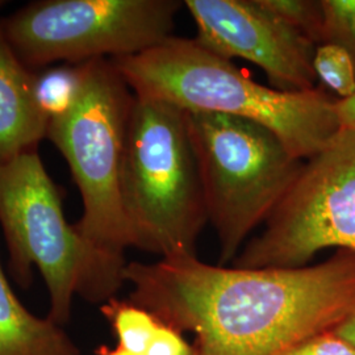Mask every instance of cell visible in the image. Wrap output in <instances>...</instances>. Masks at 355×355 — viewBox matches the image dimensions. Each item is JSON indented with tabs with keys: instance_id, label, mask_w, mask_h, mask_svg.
Segmentation results:
<instances>
[{
	"instance_id": "14",
	"label": "cell",
	"mask_w": 355,
	"mask_h": 355,
	"mask_svg": "<svg viewBox=\"0 0 355 355\" xmlns=\"http://www.w3.org/2000/svg\"><path fill=\"white\" fill-rule=\"evenodd\" d=\"M313 69L318 79L336 91L341 99L354 95V62L343 48L330 44L318 45L313 57Z\"/></svg>"
},
{
	"instance_id": "13",
	"label": "cell",
	"mask_w": 355,
	"mask_h": 355,
	"mask_svg": "<svg viewBox=\"0 0 355 355\" xmlns=\"http://www.w3.org/2000/svg\"><path fill=\"white\" fill-rule=\"evenodd\" d=\"M82 83V64H54L36 71L35 95L41 114L49 123L76 103Z\"/></svg>"
},
{
	"instance_id": "16",
	"label": "cell",
	"mask_w": 355,
	"mask_h": 355,
	"mask_svg": "<svg viewBox=\"0 0 355 355\" xmlns=\"http://www.w3.org/2000/svg\"><path fill=\"white\" fill-rule=\"evenodd\" d=\"M321 44L343 48L355 66V0H321Z\"/></svg>"
},
{
	"instance_id": "6",
	"label": "cell",
	"mask_w": 355,
	"mask_h": 355,
	"mask_svg": "<svg viewBox=\"0 0 355 355\" xmlns=\"http://www.w3.org/2000/svg\"><path fill=\"white\" fill-rule=\"evenodd\" d=\"M133 92L111 60L82 64L73 107L48 123L46 139L62 154L82 199L78 233L89 248L125 261L130 248L120 179Z\"/></svg>"
},
{
	"instance_id": "15",
	"label": "cell",
	"mask_w": 355,
	"mask_h": 355,
	"mask_svg": "<svg viewBox=\"0 0 355 355\" xmlns=\"http://www.w3.org/2000/svg\"><path fill=\"white\" fill-rule=\"evenodd\" d=\"M261 3L308 41L316 46L321 44V0H261Z\"/></svg>"
},
{
	"instance_id": "7",
	"label": "cell",
	"mask_w": 355,
	"mask_h": 355,
	"mask_svg": "<svg viewBox=\"0 0 355 355\" xmlns=\"http://www.w3.org/2000/svg\"><path fill=\"white\" fill-rule=\"evenodd\" d=\"M180 0H37L1 17L33 71L140 54L171 37Z\"/></svg>"
},
{
	"instance_id": "11",
	"label": "cell",
	"mask_w": 355,
	"mask_h": 355,
	"mask_svg": "<svg viewBox=\"0 0 355 355\" xmlns=\"http://www.w3.org/2000/svg\"><path fill=\"white\" fill-rule=\"evenodd\" d=\"M0 355H82L49 318L29 312L12 291L0 263Z\"/></svg>"
},
{
	"instance_id": "17",
	"label": "cell",
	"mask_w": 355,
	"mask_h": 355,
	"mask_svg": "<svg viewBox=\"0 0 355 355\" xmlns=\"http://www.w3.org/2000/svg\"><path fill=\"white\" fill-rule=\"evenodd\" d=\"M280 355H355V346L329 330L297 343Z\"/></svg>"
},
{
	"instance_id": "19",
	"label": "cell",
	"mask_w": 355,
	"mask_h": 355,
	"mask_svg": "<svg viewBox=\"0 0 355 355\" xmlns=\"http://www.w3.org/2000/svg\"><path fill=\"white\" fill-rule=\"evenodd\" d=\"M337 114L343 129L355 133V94L347 99L337 101Z\"/></svg>"
},
{
	"instance_id": "10",
	"label": "cell",
	"mask_w": 355,
	"mask_h": 355,
	"mask_svg": "<svg viewBox=\"0 0 355 355\" xmlns=\"http://www.w3.org/2000/svg\"><path fill=\"white\" fill-rule=\"evenodd\" d=\"M35 85L36 71L19 58L0 17V164L38 150L46 139L48 120L38 108Z\"/></svg>"
},
{
	"instance_id": "1",
	"label": "cell",
	"mask_w": 355,
	"mask_h": 355,
	"mask_svg": "<svg viewBox=\"0 0 355 355\" xmlns=\"http://www.w3.org/2000/svg\"><path fill=\"white\" fill-rule=\"evenodd\" d=\"M129 300L179 333L193 355H280L355 308V252L296 268L214 266L196 254L129 262Z\"/></svg>"
},
{
	"instance_id": "8",
	"label": "cell",
	"mask_w": 355,
	"mask_h": 355,
	"mask_svg": "<svg viewBox=\"0 0 355 355\" xmlns=\"http://www.w3.org/2000/svg\"><path fill=\"white\" fill-rule=\"evenodd\" d=\"M265 230L233 261L240 268H296L328 248L355 252V133L341 129L308 159Z\"/></svg>"
},
{
	"instance_id": "3",
	"label": "cell",
	"mask_w": 355,
	"mask_h": 355,
	"mask_svg": "<svg viewBox=\"0 0 355 355\" xmlns=\"http://www.w3.org/2000/svg\"><path fill=\"white\" fill-rule=\"evenodd\" d=\"M0 225L15 279L28 286L37 268L49 295L48 318L58 325L69 321L76 296L104 304L125 283L127 261L95 252L67 223L64 195L38 150L0 164Z\"/></svg>"
},
{
	"instance_id": "4",
	"label": "cell",
	"mask_w": 355,
	"mask_h": 355,
	"mask_svg": "<svg viewBox=\"0 0 355 355\" xmlns=\"http://www.w3.org/2000/svg\"><path fill=\"white\" fill-rule=\"evenodd\" d=\"M120 193L130 248L161 258L196 254L208 214L186 111L135 96Z\"/></svg>"
},
{
	"instance_id": "20",
	"label": "cell",
	"mask_w": 355,
	"mask_h": 355,
	"mask_svg": "<svg viewBox=\"0 0 355 355\" xmlns=\"http://www.w3.org/2000/svg\"><path fill=\"white\" fill-rule=\"evenodd\" d=\"M333 331L343 338L345 341L355 346V308L346 316L340 325H337Z\"/></svg>"
},
{
	"instance_id": "21",
	"label": "cell",
	"mask_w": 355,
	"mask_h": 355,
	"mask_svg": "<svg viewBox=\"0 0 355 355\" xmlns=\"http://www.w3.org/2000/svg\"><path fill=\"white\" fill-rule=\"evenodd\" d=\"M96 355H145V354H136V353H130L125 349L120 347V346H116L114 349H110L107 346H101L98 350H96Z\"/></svg>"
},
{
	"instance_id": "12",
	"label": "cell",
	"mask_w": 355,
	"mask_h": 355,
	"mask_svg": "<svg viewBox=\"0 0 355 355\" xmlns=\"http://www.w3.org/2000/svg\"><path fill=\"white\" fill-rule=\"evenodd\" d=\"M101 312L114 330L120 347L130 353L145 354L161 322L149 311L129 299H111L101 305Z\"/></svg>"
},
{
	"instance_id": "9",
	"label": "cell",
	"mask_w": 355,
	"mask_h": 355,
	"mask_svg": "<svg viewBox=\"0 0 355 355\" xmlns=\"http://www.w3.org/2000/svg\"><path fill=\"white\" fill-rule=\"evenodd\" d=\"M196 42L216 55L261 67L274 89H316V45L270 12L261 0H186Z\"/></svg>"
},
{
	"instance_id": "18",
	"label": "cell",
	"mask_w": 355,
	"mask_h": 355,
	"mask_svg": "<svg viewBox=\"0 0 355 355\" xmlns=\"http://www.w3.org/2000/svg\"><path fill=\"white\" fill-rule=\"evenodd\" d=\"M145 355H193V349L183 338L182 333L161 324Z\"/></svg>"
},
{
	"instance_id": "5",
	"label": "cell",
	"mask_w": 355,
	"mask_h": 355,
	"mask_svg": "<svg viewBox=\"0 0 355 355\" xmlns=\"http://www.w3.org/2000/svg\"><path fill=\"white\" fill-rule=\"evenodd\" d=\"M187 127L224 266L278 208L305 161L268 128L245 119L187 112Z\"/></svg>"
},
{
	"instance_id": "2",
	"label": "cell",
	"mask_w": 355,
	"mask_h": 355,
	"mask_svg": "<svg viewBox=\"0 0 355 355\" xmlns=\"http://www.w3.org/2000/svg\"><path fill=\"white\" fill-rule=\"evenodd\" d=\"M111 61L135 96L170 103L186 112L258 123L303 161L322 152L343 129L338 99L325 91L290 92L259 85L195 38L171 36L140 54Z\"/></svg>"
}]
</instances>
